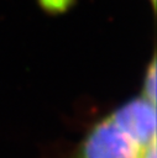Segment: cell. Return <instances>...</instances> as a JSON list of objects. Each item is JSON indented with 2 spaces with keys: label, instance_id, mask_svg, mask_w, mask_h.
<instances>
[{
  "label": "cell",
  "instance_id": "6da1fadb",
  "mask_svg": "<svg viewBox=\"0 0 157 158\" xmlns=\"http://www.w3.org/2000/svg\"><path fill=\"white\" fill-rule=\"evenodd\" d=\"M147 144L134 138L109 115L89 131L73 158H142Z\"/></svg>",
  "mask_w": 157,
  "mask_h": 158
},
{
  "label": "cell",
  "instance_id": "7a4b0ae2",
  "mask_svg": "<svg viewBox=\"0 0 157 158\" xmlns=\"http://www.w3.org/2000/svg\"><path fill=\"white\" fill-rule=\"evenodd\" d=\"M110 115L119 126L141 143L147 144L156 139V106L142 96L125 102Z\"/></svg>",
  "mask_w": 157,
  "mask_h": 158
},
{
  "label": "cell",
  "instance_id": "277c9868",
  "mask_svg": "<svg viewBox=\"0 0 157 158\" xmlns=\"http://www.w3.org/2000/svg\"><path fill=\"white\" fill-rule=\"evenodd\" d=\"M74 0H38L41 6L49 12H62L66 11Z\"/></svg>",
  "mask_w": 157,
  "mask_h": 158
},
{
  "label": "cell",
  "instance_id": "3957f363",
  "mask_svg": "<svg viewBox=\"0 0 157 158\" xmlns=\"http://www.w3.org/2000/svg\"><path fill=\"white\" fill-rule=\"evenodd\" d=\"M156 72H157V68H156V58L153 57L151 63L148 64L147 67V70H146V75H145V79H143V85H142V98L145 100H147L150 104L155 105L156 106V80H157V77H156Z\"/></svg>",
  "mask_w": 157,
  "mask_h": 158
},
{
  "label": "cell",
  "instance_id": "5b68a950",
  "mask_svg": "<svg viewBox=\"0 0 157 158\" xmlns=\"http://www.w3.org/2000/svg\"><path fill=\"white\" fill-rule=\"evenodd\" d=\"M150 1H151V4H152L153 10H156V0H150Z\"/></svg>",
  "mask_w": 157,
  "mask_h": 158
}]
</instances>
